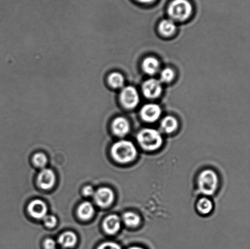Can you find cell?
Returning a JSON list of instances; mask_svg holds the SVG:
<instances>
[{"instance_id":"1","label":"cell","mask_w":250,"mask_h":249,"mask_svg":"<svg viewBox=\"0 0 250 249\" xmlns=\"http://www.w3.org/2000/svg\"><path fill=\"white\" fill-rule=\"evenodd\" d=\"M111 154L117 162L127 163L136 158L137 151L136 146L131 141L122 140L112 146Z\"/></svg>"},{"instance_id":"2","label":"cell","mask_w":250,"mask_h":249,"mask_svg":"<svg viewBox=\"0 0 250 249\" xmlns=\"http://www.w3.org/2000/svg\"><path fill=\"white\" fill-rule=\"evenodd\" d=\"M137 139L141 147L148 151L158 150L163 144L161 134L153 129H142L137 135Z\"/></svg>"},{"instance_id":"3","label":"cell","mask_w":250,"mask_h":249,"mask_svg":"<svg viewBox=\"0 0 250 249\" xmlns=\"http://www.w3.org/2000/svg\"><path fill=\"white\" fill-rule=\"evenodd\" d=\"M218 179L216 173L212 170H205L198 177V188L202 193L208 196L212 195L217 188Z\"/></svg>"},{"instance_id":"4","label":"cell","mask_w":250,"mask_h":249,"mask_svg":"<svg viewBox=\"0 0 250 249\" xmlns=\"http://www.w3.org/2000/svg\"><path fill=\"white\" fill-rule=\"evenodd\" d=\"M192 12V5L188 0H174L168 9V13L171 19L178 21L188 19Z\"/></svg>"},{"instance_id":"5","label":"cell","mask_w":250,"mask_h":249,"mask_svg":"<svg viewBox=\"0 0 250 249\" xmlns=\"http://www.w3.org/2000/svg\"><path fill=\"white\" fill-rule=\"evenodd\" d=\"M120 98L122 105L127 109L134 108L139 102L138 92L134 87L131 86L125 87L122 90Z\"/></svg>"},{"instance_id":"6","label":"cell","mask_w":250,"mask_h":249,"mask_svg":"<svg viewBox=\"0 0 250 249\" xmlns=\"http://www.w3.org/2000/svg\"><path fill=\"white\" fill-rule=\"evenodd\" d=\"M95 202L98 206L106 208L111 206L114 199L113 192L108 188H101L97 190L94 193Z\"/></svg>"},{"instance_id":"7","label":"cell","mask_w":250,"mask_h":249,"mask_svg":"<svg viewBox=\"0 0 250 249\" xmlns=\"http://www.w3.org/2000/svg\"><path fill=\"white\" fill-rule=\"evenodd\" d=\"M162 114L160 106L156 104H147L142 107L141 115L142 119L148 123L158 120Z\"/></svg>"},{"instance_id":"8","label":"cell","mask_w":250,"mask_h":249,"mask_svg":"<svg viewBox=\"0 0 250 249\" xmlns=\"http://www.w3.org/2000/svg\"><path fill=\"white\" fill-rule=\"evenodd\" d=\"M162 88L161 82L156 79H149L146 80L142 86L145 96L148 98H156L161 94Z\"/></svg>"},{"instance_id":"9","label":"cell","mask_w":250,"mask_h":249,"mask_svg":"<svg viewBox=\"0 0 250 249\" xmlns=\"http://www.w3.org/2000/svg\"><path fill=\"white\" fill-rule=\"evenodd\" d=\"M55 182V174L51 170L43 169L38 175V184L42 189L48 190L52 189Z\"/></svg>"},{"instance_id":"10","label":"cell","mask_w":250,"mask_h":249,"mask_svg":"<svg viewBox=\"0 0 250 249\" xmlns=\"http://www.w3.org/2000/svg\"><path fill=\"white\" fill-rule=\"evenodd\" d=\"M28 211L31 216L36 219H43L47 213V207L45 202L41 200H34L29 204Z\"/></svg>"},{"instance_id":"11","label":"cell","mask_w":250,"mask_h":249,"mask_svg":"<svg viewBox=\"0 0 250 249\" xmlns=\"http://www.w3.org/2000/svg\"><path fill=\"white\" fill-rule=\"evenodd\" d=\"M121 227V219L116 214H111L107 216L104 222V230L109 235H114L118 232Z\"/></svg>"},{"instance_id":"12","label":"cell","mask_w":250,"mask_h":249,"mask_svg":"<svg viewBox=\"0 0 250 249\" xmlns=\"http://www.w3.org/2000/svg\"><path fill=\"white\" fill-rule=\"evenodd\" d=\"M129 122L124 117H118L112 122V131L114 134L120 137H123L127 135L129 133Z\"/></svg>"},{"instance_id":"13","label":"cell","mask_w":250,"mask_h":249,"mask_svg":"<svg viewBox=\"0 0 250 249\" xmlns=\"http://www.w3.org/2000/svg\"><path fill=\"white\" fill-rule=\"evenodd\" d=\"M160 64L155 57H147L142 63V69L147 75H154L158 72Z\"/></svg>"},{"instance_id":"14","label":"cell","mask_w":250,"mask_h":249,"mask_svg":"<svg viewBox=\"0 0 250 249\" xmlns=\"http://www.w3.org/2000/svg\"><path fill=\"white\" fill-rule=\"evenodd\" d=\"M94 214V208L89 202H83L78 210V216L82 220H89L92 218Z\"/></svg>"},{"instance_id":"15","label":"cell","mask_w":250,"mask_h":249,"mask_svg":"<svg viewBox=\"0 0 250 249\" xmlns=\"http://www.w3.org/2000/svg\"><path fill=\"white\" fill-rule=\"evenodd\" d=\"M59 243L62 247L65 248H72L74 247L77 243V235L72 231H67L63 233L59 238Z\"/></svg>"},{"instance_id":"16","label":"cell","mask_w":250,"mask_h":249,"mask_svg":"<svg viewBox=\"0 0 250 249\" xmlns=\"http://www.w3.org/2000/svg\"><path fill=\"white\" fill-rule=\"evenodd\" d=\"M159 29L160 33L165 36H170L175 33L176 26L172 19H166L159 24Z\"/></svg>"},{"instance_id":"17","label":"cell","mask_w":250,"mask_h":249,"mask_svg":"<svg viewBox=\"0 0 250 249\" xmlns=\"http://www.w3.org/2000/svg\"><path fill=\"white\" fill-rule=\"evenodd\" d=\"M178 123L175 117L168 116L165 117L161 122V128L166 133H173L178 128Z\"/></svg>"},{"instance_id":"18","label":"cell","mask_w":250,"mask_h":249,"mask_svg":"<svg viewBox=\"0 0 250 249\" xmlns=\"http://www.w3.org/2000/svg\"><path fill=\"white\" fill-rule=\"evenodd\" d=\"M108 83L110 86L114 89H121L124 85V76L118 72L112 73L109 76Z\"/></svg>"},{"instance_id":"19","label":"cell","mask_w":250,"mask_h":249,"mask_svg":"<svg viewBox=\"0 0 250 249\" xmlns=\"http://www.w3.org/2000/svg\"><path fill=\"white\" fill-rule=\"evenodd\" d=\"M123 219L125 224L130 228H136L141 223V218L139 216L132 212L125 213Z\"/></svg>"},{"instance_id":"20","label":"cell","mask_w":250,"mask_h":249,"mask_svg":"<svg viewBox=\"0 0 250 249\" xmlns=\"http://www.w3.org/2000/svg\"><path fill=\"white\" fill-rule=\"evenodd\" d=\"M212 202L209 199L203 197L198 202L197 209L200 213L203 214H209L212 211Z\"/></svg>"},{"instance_id":"21","label":"cell","mask_w":250,"mask_h":249,"mask_svg":"<svg viewBox=\"0 0 250 249\" xmlns=\"http://www.w3.org/2000/svg\"><path fill=\"white\" fill-rule=\"evenodd\" d=\"M175 77V72L170 68H166L161 73V82L168 83L171 81Z\"/></svg>"},{"instance_id":"22","label":"cell","mask_w":250,"mask_h":249,"mask_svg":"<svg viewBox=\"0 0 250 249\" xmlns=\"http://www.w3.org/2000/svg\"><path fill=\"white\" fill-rule=\"evenodd\" d=\"M33 162L36 167L43 168L47 163V158L43 153H38L34 156Z\"/></svg>"},{"instance_id":"23","label":"cell","mask_w":250,"mask_h":249,"mask_svg":"<svg viewBox=\"0 0 250 249\" xmlns=\"http://www.w3.org/2000/svg\"><path fill=\"white\" fill-rule=\"evenodd\" d=\"M43 219L44 223L48 228H54L57 223V219H56V217L52 215H46Z\"/></svg>"},{"instance_id":"24","label":"cell","mask_w":250,"mask_h":249,"mask_svg":"<svg viewBox=\"0 0 250 249\" xmlns=\"http://www.w3.org/2000/svg\"><path fill=\"white\" fill-rule=\"evenodd\" d=\"M97 249H122L121 246L112 242H106L102 244Z\"/></svg>"},{"instance_id":"25","label":"cell","mask_w":250,"mask_h":249,"mask_svg":"<svg viewBox=\"0 0 250 249\" xmlns=\"http://www.w3.org/2000/svg\"><path fill=\"white\" fill-rule=\"evenodd\" d=\"M44 248L45 249H55L56 242L52 239H46L44 242Z\"/></svg>"},{"instance_id":"26","label":"cell","mask_w":250,"mask_h":249,"mask_svg":"<svg viewBox=\"0 0 250 249\" xmlns=\"http://www.w3.org/2000/svg\"><path fill=\"white\" fill-rule=\"evenodd\" d=\"M83 192V194L86 197L93 196L95 193L94 189L91 186L85 187Z\"/></svg>"},{"instance_id":"27","label":"cell","mask_w":250,"mask_h":249,"mask_svg":"<svg viewBox=\"0 0 250 249\" xmlns=\"http://www.w3.org/2000/svg\"><path fill=\"white\" fill-rule=\"evenodd\" d=\"M137 1L142 2V3H151L154 0H137Z\"/></svg>"},{"instance_id":"28","label":"cell","mask_w":250,"mask_h":249,"mask_svg":"<svg viewBox=\"0 0 250 249\" xmlns=\"http://www.w3.org/2000/svg\"><path fill=\"white\" fill-rule=\"evenodd\" d=\"M129 249H144L139 248V247H132V248H129Z\"/></svg>"}]
</instances>
